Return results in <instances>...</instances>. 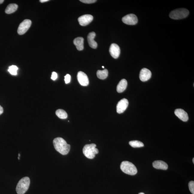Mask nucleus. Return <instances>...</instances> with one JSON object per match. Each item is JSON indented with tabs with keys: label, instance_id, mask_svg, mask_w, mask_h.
Returning a JSON list of instances; mask_svg holds the SVG:
<instances>
[{
	"label": "nucleus",
	"instance_id": "nucleus-17",
	"mask_svg": "<svg viewBox=\"0 0 194 194\" xmlns=\"http://www.w3.org/2000/svg\"><path fill=\"white\" fill-rule=\"evenodd\" d=\"M127 86V82L125 79H122L120 81L117 86V91L119 93H121L126 89Z\"/></svg>",
	"mask_w": 194,
	"mask_h": 194
},
{
	"label": "nucleus",
	"instance_id": "nucleus-28",
	"mask_svg": "<svg viewBox=\"0 0 194 194\" xmlns=\"http://www.w3.org/2000/svg\"><path fill=\"white\" fill-rule=\"evenodd\" d=\"M48 1H49L48 0H40V1L41 3H44Z\"/></svg>",
	"mask_w": 194,
	"mask_h": 194
},
{
	"label": "nucleus",
	"instance_id": "nucleus-1",
	"mask_svg": "<svg viewBox=\"0 0 194 194\" xmlns=\"http://www.w3.org/2000/svg\"><path fill=\"white\" fill-rule=\"evenodd\" d=\"M53 143L55 150L61 154L66 155L69 153L71 146L63 138H55L54 140Z\"/></svg>",
	"mask_w": 194,
	"mask_h": 194
},
{
	"label": "nucleus",
	"instance_id": "nucleus-20",
	"mask_svg": "<svg viewBox=\"0 0 194 194\" xmlns=\"http://www.w3.org/2000/svg\"><path fill=\"white\" fill-rule=\"evenodd\" d=\"M56 114L61 119H66L67 118L68 115L65 111L63 109H59L56 111Z\"/></svg>",
	"mask_w": 194,
	"mask_h": 194
},
{
	"label": "nucleus",
	"instance_id": "nucleus-16",
	"mask_svg": "<svg viewBox=\"0 0 194 194\" xmlns=\"http://www.w3.org/2000/svg\"><path fill=\"white\" fill-rule=\"evenodd\" d=\"M74 44L76 46L77 49L79 51L84 49V39L82 37H78L73 40Z\"/></svg>",
	"mask_w": 194,
	"mask_h": 194
},
{
	"label": "nucleus",
	"instance_id": "nucleus-7",
	"mask_svg": "<svg viewBox=\"0 0 194 194\" xmlns=\"http://www.w3.org/2000/svg\"><path fill=\"white\" fill-rule=\"evenodd\" d=\"M122 21L126 24L134 25L137 23L138 20L137 17L135 14H130L124 16L122 18Z\"/></svg>",
	"mask_w": 194,
	"mask_h": 194
},
{
	"label": "nucleus",
	"instance_id": "nucleus-5",
	"mask_svg": "<svg viewBox=\"0 0 194 194\" xmlns=\"http://www.w3.org/2000/svg\"><path fill=\"white\" fill-rule=\"evenodd\" d=\"M189 14V11L187 9L179 8L171 12L169 17L172 19L177 20L184 19L187 17Z\"/></svg>",
	"mask_w": 194,
	"mask_h": 194
},
{
	"label": "nucleus",
	"instance_id": "nucleus-23",
	"mask_svg": "<svg viewBox=\"0 0 194 194\" xmlns=\"http://www.w3.org/2000/svg\"><path fill=\"white\" fill-rule=\"evenodd\" d=\"M189 188L191 193L194 194V181H190L188 184Z\"/></svg>",
	"mask_w": 194,
	"mask_h": 194
},
{
	"label": "nucleus",
	"instance_id": "nucleus-3",
	"mask_svg": "<svg viewBox=\"0 0 194 194\" xmlns=\"http://www.w3.org/2000/svg\"><path fill=\"white\" fill-rule=\"evenodd\" d=\"M120 169L122 171L130 175H135L137 172L136 167L132 163L128 161H123L120 165Z\"/></svg>",
	"mask_w": 194,
	"mask_h": 194
},
{
	"label": "nucleus",
	"instance_id": "nucleus-25",
	"mask_svg": "<svg viewBox=\"0 0 194 194\" xmlns=\"http://www.w3.org/2000/svg\"><path fill=\"white\" fill-rule=\"evenodd\" d=\"M80 1L86 4H91L95 3L96 1V0H80Z\"/></svg>",
	"mask_w": 194,
	"mask_h": 194
},
{
	"label": "nucleus",
	"instance_id": "nucleus-12",
	"mask_svg": "<svg viewBox=\"0 0 194 194\" xmlns=\"http://www.w3.org/2000/svg\"><path fill=\"white\" fill-rule=\"evenodd\" d=\"M151 72L146 68H143L140 71V78L142 81L146 82L148 81L151 77Z\"/></svg>",
	"mask_w": 194,
	"mask_h": 194
},
{
	"label": "nucleus",
	"instance_id": "nucleus-27",
	"mask_svg": "<svg viewBox=\"0 0 194 194\" xmlns=\"http://www.w3.org/2000/svg\"><path fill=\"white\" fill-rule=\"evenodd\" d=\"M3 113V109L1 105H0V115H1Z\"/></svg>",
	"mask_w": 194,
	"mask_h": 194
},
{
	"label": "nucleus",
	"instance_id": "nucleus-21",
	"mask_svg": "<svg viewBox=\"0 0 194 194\" xmlns=\"http://www.w3.org/2000/svg\"><path fill=\"white\" fill-rule=\"evenodd\" d=\"M129 144L131 146L134 148H138V147H141L144 146L143 143L142 142L137 141H132L129 142Z\"/></svg>",
	"mask_w": 194,
	"mask_h": 194
},
{
	"label": "nucleus",
	"instance_id": "nucleus-4",
	"mask_svg": "<svg viewBox=\"0 0 194 194\" xmlns=\"http://www.w3.org/2000/svg\"><path fill=\"white\" fill-rule=\"evenodd\" d=\"M30 179L28 177L22 178L18 183L16 190L18 194H24L28 190L30 184Z\"/></svg>",
	"mask_w": 194,
	"mask_h": 194
},
{
	"label": "nucleus",
	"instance_id": "nucleus-31",
	"mask_svg": "<svg viewBox=\"0 0 194 194\" xmlns=\"http://www.w3.org/2000/svg\"><path fill=\"white\" fill-rule=\"evenodd\" d=\"M193 163H194V158L193 159Z\"/></svg>",
	"mask_w": 194,
	"mask_h": 194
},
{
	"label": "nucleus",
	"instance_id": "nucleus-32",
	"mask_svg": "<svg viewBox=\"0 0 194 194\" xmlns=\"http://www.w3.org/2000/svg\"><path fill=\"white\" fill-rule=\"evenodd\" d=\"M102 68H104V66H102Z\"/></svg>",
	"mask_w": 194,
	"mask_h": 194
},
{
	"label": "nucleus",
	"instance_id": "nucleus-22",
	"mask_svg": "<svg viewBox=\"0 0 194 194\" xmlns=\"http://www.w3.org/2000/svg\"><path fill=\"white\" fill-rule=\"evenodd\" d=\"M18 68L17 66L14 65L10 66L9 67L8 71L10 74L13 75H17V71Z\"/></svg>",
	"mask_w": 194,
	"mask_h": 194
},
{
	"label": "nucleus",
	"instance_id": "nucleus-26",
	"mask_svg": "<svg viewBox=\"0 0 194 194\" xmlns=\"http://www.w3.org/2000/svg\"><path fill=\"white\" fill-rule=\"evenodd\" d=\"M57 77V74L55 72H53L52 73L51 79L52 80H56Z\"/></svg>",
	"mask_w": 194,
	"mask_h": 194
},
{
	"label": "nucleus",
	"instance_id": "nucleus-24",
	"mask_svg": "<svg viewBox=\"0 0 194 194\" xmlns=\"http://www.w3.org/2000/svg\"><path fill=\"white\" fill-rule=\"evenodd\" d=\"M65 79L64 81L65 82L66 84H68L71 81V76L69 74L66 75L64 77Z\"/></svg>",
	"mask_w": 194,
	"mask_h": 194
},
{
	"label": "nucleus",
	"instance_id": "nucleus-2",
	"mask_svg": "<svg viewBox=\"0 0 194 194\" xmlns=\"http://www.w3.org/2000/svg\"><path fill=\"white\" fill-rule=\"evenodd\" d=\"M96 145L94 143L84 146L83 148V152L84 156L88 159H93L95 157V154L98 153V150L96 148Z\"/></svg>",
	"mask_w": 194,
	"mask_h": 194
},
{
	"label": "nucleus",
	"instance_id": "nucleus-14",
	"mask_svg": "<svg viewBox=\"0 0 194 194\" xmlns=\"http://www.w3.org/2000/svg\"><path fill=\"white\" fill-rule=\"evenodd\" d=\"M95 36L96 34L94 32H90L87 36V41L89 46L93 48H96L98 46L97 43L94 40Z\"/></svg>",
	"mask_w": 194,
	"mask_h": 194
},
{
	"label": "nucleus",
	"instance_id": "nucleus-19",
	"mask_svg": "<svg viewBox=\"0 0 194 194\" xmlns=\"http://www.w3.org/2000/svg\"><path fill=\"white\" fill-rule=\"evenodd\" d=\"M108 75V71L107 69L103 70H98L97 72V75L98 78L104 80L107 78Z\"/></svg>",
	"mask_w": 194,
	"mask_h": 194
},
{
	"label": "nucleus",
	"instance_id": "nucleus-6",
	"mask_svg": "<svg viewBox=\"0 0 194 194\" xmlns=\"http://www.w3.org/2000/svg\"><path fill=\"white\" fill-rule=\"evenodd\" d=\"M32 22L30 19H26L20 24L18 28L17 32L19 35H22L28 31L31 26Z\"/></svg>",
	"mask_w": 194,
	"mask_h": 194
},
{
	"label": "nucleus",
	"instance_id": "nucleus-29",
	"mask_svg": "<svg viewBox=\"0 0 194 194\" xmlns=\"http://www.w3.org/2000/svg\"><path fill=\"white\" fill-rule=\"evenodd\" d=\"M4 1V0H0V4H1Z\"/></svg>",
	"mask_w": 194,
	"mask_h": 194
},
{
	"label": "nucleus",
	"instance_id": "nucleus-15",
	"mask_svg": "<svg viewBox=\"0 0 194 194\" xmlns=\"http://www.w3.org/2000/svg\"><path fill=\"white\" fill-rule=\"evenodd\" d=\"M154 168L158 169L166 170L168 168V165L165 162L161 160H156L152 163Z\"/></svg>",
	"mask_w": 194,
	"mask_h": 194
},
{
	"label": "nucleus",
	"instance_id": "nucleus-10",
	"mask_svg": "<svg viewBox=\"0 0 194 194\" xmlns=\"http://www.w3.org/2000/svg\"><path fill=\"white\" fill-rule=\"evenodd\" d=\"M78 81L82 86H87L89 84V80L87 75L82 71L79 72L77 75Z\"/></svg>",
	"mask_w": 194,
	"mask_h": 194
},
{
	"label": "nucleus",
	"instance_id": "nucleus-30",
	"mask_svg": "<svg viewBox=\"0 0 194 194\" xmlns=\"http://www.w3.org/2000/svg\"><path fill=\"white\" fill-rule=\"evenodd\" d=\"M139 194H145L143 193V192H141V193H140Z\"/></svg>",
	"mask_w": 194,
	"mask_h": 194
},
{
	"label": "nucleus",
	"instance_id": "nucleus-11",
	"mask_svg": "<svg viewBox=\"0 0 194 194\" xmlns=\"http://www.w3.org/2000/svg\"><path fill=\"white\" fill-rule=\"evenodd\" d=\"M109 52L113 58H118L119 56L120 53L119 46L114 43L111 44L109 48Z\"/></svg>",
	"mask_w": 194,
	"mask_h": 194
},
{
	"label": "nucleus",
	"instance_id": "nucleus-18",
	"mask_svg": "<svg viewBox=\"0 0 194 194\" xmlns=\"http://www.w3.org/2000/svg\"><path fill=\"white\" fill-rule=\"evenodd\" d=\"M18 6L16 4H10L7 7L5 10V13L10 14L13 13L17 10Z\"/></svg>",
	"mask_w": 194,
	"mask_h": 194
},
{
	"label": "nucleus",
	"instance_id": "nucleus-13",
	"mask_svg": "<svg viewBox=\"0 0 194 194\" xmlns=\"http://www.w3.org/2000/svg\"><path fill=\"white\" fill-rule=\"evenodd\" d=\"M174 113L176 116L183 121H188L189 119L188 114L183 109H176Z\"/></svg>",
	"mask_w": 194,
	"mask_h": 194
},
{
	"label": "nucleus",
	"instance_id": "nucleus-9",
	"mask_svg": "<svg viewBox=\"0 0 194 194\" xmlns=\"http://www.w3.org/2000/svg\"><path fill=\"white\" fill-rule=\"evenodd\" d=\"M93 19V16L90 14H85L80 16L78 19V21L81 26H86L90 24Z\"/></svg>",
	"mask_w": 194,
	"mask_h": 194
},
{
	"label": "nucleus",
	"instance_id": "nucleus-8",
	"mask_svg": "<svg viewBox=\"0 0 194 194\" xmlns=\"http://www.w3.org/2000/svg\"><path fill=\"white\" fill-rule=\"evenodd\" d=\"M129 102L127 99L123 98L118 102L116 106V111L119 114H121L128 107Z\"/></svg>",
	"mask_w": 194,
	"mask_h": 194
}]
</instances>
